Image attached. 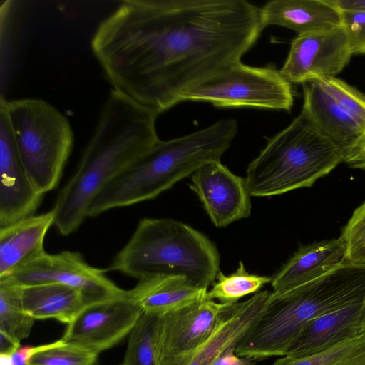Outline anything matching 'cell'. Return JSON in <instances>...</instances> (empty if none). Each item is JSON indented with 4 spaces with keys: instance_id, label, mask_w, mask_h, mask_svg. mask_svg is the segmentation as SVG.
<instances>
[{
    "instance_id": "cell-1",
    "label": "cell",
    "mask_w": 365,
    "mask_h": 365,
    "mask_svg": "<svg viewBox=\"0 0 365 365\" xmlns=\"http://www.w3.org/2000/svg\"><path fill=\"white\" fill-rule=\"evenodd\" d=\"M262 31L259 9L245 0H125L91 46L112 89L159 115L241 61Z\"/></svg>"
},
{
    "instance_id": "cell-2",
    "label": "cell",
    "mask_w": 365,
    "mask_h": 365,
    "mask_svg": "<svg viewBox=\"0 0 365 365\" xmlns=\"http://www.w3.org/2000/svg\"><path fill=\"white\" fill-rule=\"evenodd\" d=\"M158 115L110 91L79 164L52 209L53 225L61 235L75 232L99 192L160 140L156 130Z\"/></svg>"
},
{
    "instance_id": "cell-3",
    "label": "cell",
    "mask_w": 365,
    "mask_h": 365,
    "mask_svg": "<svg viewBox=\"0 0 365 365\" xmlns=\"http://www.w3.org/2000/svg\"><path fill=\"white\" fill-rule=\"evenodd\" d=\"M237 128L235 119L225 118L188 135L160 140L99 192L87 216L155 198L205 163L220 160Z\"/></svg>"
},
{
    "instance_id": "cell-4",
    "label": "cell",
    "mask_w": 365,
    "mask_h": 365,
    "mask_svg": "<svg viewBox=\"0 0 365 365\" xmlns=\"http://www.w3.org/2000/svg\"><path fill=\"white\" fill-rule=\"evenodd\" d=\"M220 255L202 232L170 218H143L107 270L138 281L155 277H180L207 289L215 282Z\"/></svg>"
},
{
    "instance_id": "cell-5",
    "label": "cell",
    "mask_w": 365,
    "mask_h": 365,
    "mask_svg": "<svg viewBox=\"0 0 365 365\" xmlns=\"http://www.w3.org/2000/svg\"><path fill=\"white\" fill-rule=\"evenodd\" d=\"M344 156L345 151L301 112L248 165L249 192L251 196L269 197L309 187L344 163Z\"/></svg>"
},
{
    "instance_id": "cell-6",
    "label": "cell",
    "mask_w": 365,
    "mask_h": 365,
    "mask_svg": "<svg viewBox=\"0 0 365 365\" xmlns=\"http://www.w3.org/2000/svg\"><path fill=\"white\" fill-rule=\"evenodd\" d=\"M24 166L42 195L59 183L73 144L68 118L48 102L38 98H1Z\"/></svg>"
},
{
    "instance_id": "cell-7",
    "label": "cell",
    "mask_w": 365,
    "mask_h": 365,
    "mask_svg": "<svg viewBox=\"0 0 365 365\" xmlns=\"http://www.w3.org/2000/svg\"><path fill=\"white\" fill-rule=\"evenodd\" d=\"M184 101H204L217 107H254L289 111L294 103L291 83L272 67L241 61L227 65L184 92Z\"/></svg>"
},
{
    "instance_id": "cell-8",
    "label": "cell",
    "mask_w": 365,
    "mask_h": 365,
    "mask_svg": "<svg viewBox=\"0 0 365 365\" xmlns=\"http://www.w3.org/2000/svg\"><path fill=\"white\" fill-rule=\"evenodd\" d=\"M0 282L16 286L60 283L78 289L86 307L125 296L127 291L117 287L105 275V270L90 266L79 252H45Z\"/></svg>"
},
{
    "instance_id": "cell-9",
    "label": "cell",
    "mask_w": 365,
    "mask_h": 365,
    "mask_svg": "<svg viewBox=\"0 0 365 365\" xmlns=\"http://www.w3.org/2000/svg\"><path fill=\"white\" fill-rule=\"evenodd\" d=\"M227 304L205 298L159 315L155 331L156 365H189Z\"/></svg>"
},
{
    "instance_id": "cell-10",
    "label": "cell",
    "mask_w": 365,
    "mask_h": 365,
    "mask_svg": "<svg viewBox=\"0 0 365 365\" xmlns=\"http://www.w3.org/2000/svg\"><path fill=\"white\" fill-rule=\"evenodd\" d=\"M353 53L342 25L297 36L279 70L289 83H305L336 77L349 63Z\"/></svg>"
},
{
    "instance_id": "cell-11",
    "label": "cell",
    "mask_w": 365,
    "mask_h": 365,
    "mask_svg": "<svg viewBox=\"0 0 365 365\" xmlns=\"http://www.w3.org/2000/svg\"><path fill=\"white\" fill-rule=\"evenodd\" d=\"M143 312L127 291L125 296L85 307L61 339L98 354L130 332Z\"/></svg>"
},
{
    "instance_id": "cell-12",
    "label": "cell",
    "mask_w": 365,
    "mask_h": 365,
    "mask_svg": "<svg viewBox=\"0 0 365 365\" xmlns=\"http://www.w3.org/2000/svg\"><path fill=\"white\" fill-rule=\"evenodd\" d=\"M191 180L190 187L217 227L250 215L251 195L246 179L235 175L220 160L201 165L191 175Z\"/></svg>"
},
{
    "instance_id": "cell-13",
    "label": "cell",
    "mask_w": 365,
    "mask_h": 365,
    "mask_svg": "<svg viewBox=\"0 0 365 365\" xmlns=\"http://www.w3.org/2000/svg\"><path fill=\"white\" fill-rule=\"evenodd\" d=\"M43 196L24 166L8 117L0 108V227L34 215Z\"/></svg>"
},
{
    "instance_id": "cell-14",
    "label": "cell",
    "mask_w": 365,
    "mask_h": 365,
    "mask_svg": "<svg viewBox=\"0 0 365 365\" xmlns=\"http://www.w3.org/2000/svg\"><path fill=\"white\" fill-rule=\"evenodd\" d=\"M365 334V299L320 315L306 324L285 356L302 357Z\"/></svg>"
},
{
    "instance_id": "cell-15",
    "label": "cell",
    "mask_w": 365,
    "mask_h": 365,
    "mask_svg": "<svg viewBox=\"0 0 365 365\" xmlns=\"http://www.w3.org/2000/svg\"><path fill=\"white\" fill-rule=\"evenodd\" d=\"M345 260L346 247L340 237L303 246L272 277V292L279 294L316 279Z\"/></svg>"
},
{
    "instance_id": "cell-16",
    "label": "cell",
    "mask_w": 365,
    "mask_h": 365,
    "mask_svg": "<svg viewBox=\"0 0 365 365\" xmlns=\"http://www.w3.org/2000/svg\"><path fill=\"white\" fill-rule=\"evenodd\" d=\"M272 292H258L250 299L228 304L189 365H209L227 349L235 347L267 306Z\"/></svg>"
},
{
    "instance_id": "cell-17",
    "label": "cell",
    "mask_w": 365,
    "mask_h": 365,
    "mask_svg": "<svg viewBox=\"0 0 365 365\" xmlns=\"http://www.w3.org/2000/svg\"><path fill=\"white\" fill-rule=\"evenodd\" d=\"M262 29L278 25L298 35L341 26V11L327 0H273L259 9Z\"/></svg>"
},
{
    "instance_id": "cell-18",
    "label": "cell",
    "mask_w": 365,
    "mask_h": 365,
    "mask_svg": "<svg viewBox=\"0 0 365 365\" xmlns=\"http://www.w3.org/2000/svg\"><path fill=\"white\" fill-rule=\"evenodd\" d=\"M54 224V213L32 215L0 227V277L43 255V241Z\"/></svg>"
},
{
    "instance_id": "cell-19",
    "label": "cell",
    "mask_w": 365,
    "mask_h": 365,
    "mask_svg": "<svg viewBox=\"0 0 365 365\" xmlns=\"http://www.w3.org/2000/svg\"><path fill=\"white\" fill-rule=\"evenodd\" d=\"M302 113L324 135L345 153L365 130L338 106L318 80L302 84Z\"/></svg>"
},
{
    "instance_id": "cell-20",
    "label": "cell",
    "mask_w": 365,
    "mask_h": 365,
    "mask_svg": "<svg viewBox=\"0 0 365 365\" xmlns=\"http://www.w3.org/2000/svg\"><path fill=\"white\" fill-rule=\"evenodd\" d=\"M207 289L180 277H155L138 281L128 295L143 312L161 315L206 298Z\"/></svg>"
},
{
    "instance_id": "cell-21",
    "label": "cell",
    "mask_w": 365,
    "mask_h": 365,
    "mask_svg": "<svg viewBox=\"0 0 365 365\" xmlns=\"http://www.w3.org/2000/svg\"><path fill=\"white\" fill-rule=\"evenodd\" d=\"M17 287L24 311L34 319L52 318L69 324L86 307L81 293L63 284Z\"/></svg>"
},
{
    "instance_id": "cell-22",
    "label": "cell",
    "mask_w": 365,
    "mask_h": 365,
    "mask_svg": "<svg viewBox=\"0 0 365 365\" xmlns=\"http://www.w3.org/2000/svg\"><path fill=\"white\" fill-rule=\"evenodd\" d=\"M271 365H365V334L314 354L284 356Z\"/></svg>"
},
{
    "instance_id": "cell-23",
    "label": "cell",
    "mask_w": 365,
    "mask_h": 365,
    "mask_svg": "<svg viewBox=\"0 0 365 365\" xmlns=\"http://www.w3.org/2000/svg\"><path fill=\"white\" fill-rule=\"evenodd\" d=\"M216 278L217 282L207 290L206 298L217 299L225 304H235L242 297L257 292L264 284L272 282V277L248 273L242 262L233 274L227 276L220 271Z\"/></svg>"
},
{
    "instance_id": "cell-24",
    "label": "cell",
    "mask_w": 365,
    "mask_h": 365,
    "mask_svg": "<svg viewBox=\"0 0 365 365\" xmlns=\"http://www.w3.org/2000/svg\"><path fill=\"white\" fill-rule=\"evenodd\" d=\"M34 323L22 308L18 287L0 282V331L20 342L29 336Z\"/></svg>"
},
{
    "instance_id": "cell-25",
    "label": "cell",
    "mask_w": 365,
    "mask_h": 365,
    "mask_svg": "<svg viewBox=\"0 0 365 365\" xmlns=\"http://www.w3.org/2000/svg\"><path fill=\"white\" fill-rule=\"evenodd\" d=\"M159 315L143 312L130 331L122 365H156L155 331Z\"/></svg>"
},
{
    "instance_id": "cell-26",
    "label": "cell",
    "mask_w": 365,
    "mask_h": 365,
    "mask_svg": "<svg viewBox=\"0 0 365 365\" xmlns=\"http://www.w3.org/2000/svg\"><path fill=\"white\" fill-rule=\"evenodd\" d=\"M98 354L62 339L34 346L27 365H94Z\"/></svg>"
},
{
    "instance_id": "cell-27",
    "label": "cell",
    "mask_w": 365,
    "mask_h": 365,
    "mask_svg": "<svg viewBox=\"0 0 365 365\" xmlns=\"http://www.w3.org/2000/svg\"><path fill=\"white\" fill-rule=\"evenodd\" d=\"M318 81L343 111L365 130V95L336 77Z\"/></svg>"
},
{
    "instance_id": "cell-28",
    "label": "cell",
    "mask_w": 365,
    "mask_h": 365,
    "mask_svg": "<svg viewBox=\"0 0 365 365\" xmlns=\"http://www.w3.org/2000/svg\"><path fill=\"white\" fill-rule=\"evenodd\" d=\"M346 247V260L365 262V201L353 212L340 235Z\"/></svg>"
},
{
    "instance_id": "cell-29",
    "label": "cell",
    "mask_w": 365,
    "mask_h": 365,
    "mask_svg": "<svg viewBox=\"0 0 365 365\" xmlns=\"http://www.w3.org/2000/svg\"><path fill=\"white\" fill-rule=\"evenodd\" d=\"M341 15L353 55L365 54V12L341 11Z\"/></svg>"
},
{
    "instance_id": "cell-30",
    "label": "cell",
    "mask_w": 365,
    "mask_h": 365,
    "mask_svg": "<svg viewBox=\"0 0 365 365\" xmlns=\"http://www.w3.org/2000/svg\"><path fill=\"white\" fill-rule=\"evenodd\" d=\"M344 163L351 168L365 170V132L359 140L346 151Z\"/></svg>"
},
{
    "instance_id": "cell-31",
    "label": "cell",
    "mask_w": 365,
    "mask_h": 365,
    "mask_svg": "<svg viewBox=\"0 0 365 365\" xmlns=\"http://www.w3.org/2000/svg\"><path fill=\"white\" fill-rule=\"evenodd\" d=\"M235 347H230L215 359L209 365H257L255 361L237 356Z\"/></svg>"
},
{
    "instance_id": "cell-32",
    "label": "cell",
    "mask_w": 365,
    "mask_h": 365,
    "mask_svg": "<svg viewBox=\"0 0 365 365\" xmlns=\"http://www.w3.org/2000/svg\"><path fill=\"white\" fill-rule=\"evenodd\" d=\"M341 11L365 12V0H327Z\"/></svg>"
},
{
    "instance_id": "cell-33",
    "label": "cell",
    "mask_w": 365,
    "mask_h": 365,
    "mask_svg": "<svg viewBox=\"0 0 365 365\" xmlns=\"http://www.w3.org/2000/svg\"><path fill=\"white\" fill-rule=\"evenodd\" d=\"M19 347V341L0 331V354L11 356Z\"/></svg>"
},
{
    "instance_id": "cell-34",
    "label": "cell",
    "mask_w": 365,
    "mask_h": 365,
    "mask_svg": "<svg viewBox=\"0 0 365 365\" xmlns=\"http://www.w3.org/2000/svg\"><path fill=\"white\" fill-rule=\"evenodd\" d=\"M34 347H19L11 356L13 365H27V363L34 354Z\"/></svg>"
},
{
    "instance_id": "cell-35",
    "label": "cell",
    "mask_w": 365,
    "mask_h": 365,
    "mask_svg": "<svg viewBox=\"0 0 365 365\" xmlns=\"http://www.w3.org/2000/svg\"><path fill=\"white\" fill-rule=\"evenodd\" d=\"M0 365H13L11 355L0 354Z\"/></svg>"
}]
</instances>
